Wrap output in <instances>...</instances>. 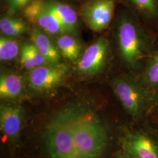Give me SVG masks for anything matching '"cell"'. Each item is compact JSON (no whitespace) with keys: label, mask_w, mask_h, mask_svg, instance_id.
I'll list each match as a JSON object with an SVG mask.
<instances>
[{"label":"cell","mask_w":158,"mask_h":158,"mask_svg":"<svg viewBox=\"0 0 158 158\" xmlns=\"http://www.w3.org/2000/svg\"><path fill=\"white\" fill-rule=\"evenodd\" d=\"M23 123V113L19 108L2 105L0 109V127L3 135L15 140L19 135Z\"/></svg>","instance_id":"12"},{"label":"cell","mask_w":158,"mask_h":158,"mask_svg":"<svg viewBox=\"0 0 158 158\" xmlns=\"http://www.w3.org/2000/svg\"></svg>","instance_id":"24"},{"label":"cell","mask_w":158,"mask_h":158,"mask_svg":"<svg viewBox=\"0 0 158 158\" xmlns=\"http://www.w3.org/2000/svg\"><path fill=\"white\" fill-rule=\"evenodd\" d=\"M19 44L15 38L0 36V60L1 62H8L14 59L20 53Z\"/></svg>","instance_id":"19"},{"label":"cell","mask_w":158,"mask_h":158,"mask_svg":"<svg viewBox=\"0 0 158 158\" xmlns=\"http://www.w3.org/2000/svg\"><path fill=\"white\" fill-rule=\"evenodd\" d=\"M122 147L130 158H158V138L144 130L129 131L121 140Z\"/></svg>","instance_id":"7"},{"label":"cell","mask_w":158,"mask_h":158,"mask_svg":"<svg viewBox=\"0 0 158 158\" xmlns=\"http://www.w3.org/2000/svg\"><path fill=\"white\" fill-rule=\"evenodd\" d=\"M59 19L66 34L77 36L79 30V14L68 4L57 0H46Z\"/></svg>","instance_id":"11"},{"label":"cell","mask_w":158,"mask_h":158,"mask_svg":"<svg viewBox=\"0 0 158 158\" xmlns=\"http://www.w3.org/2000/svg\"><path fill=\"white\" fill-rule=\"evenodd\" d=\"M34 0H11L8 4V11L10 15H14L23 10Z\"/></svg>","instance_id":"20"},{"label":"cell","mask_w":158,"mask_h":158,"mask_svg":"<svg viewBox=\"0 0 158 158\" xmlns=\"http://www.w3.org/2000/svg\"><path fill=\"white\" fill-rule=\"evenodd\" d=\"M111 87L125 111L132 118H139L147 112L151 98L141 81L130 76H120L113 80Z\"/></svg>","instance_id":"3"},{"label":"cell","mask_w":158,"mask_h":158,"mask_svg":"<svg viewBox=\"0 0 158 158\" xmlns=\"http://www.w3.org/2000/svg\"><path fill=\"white\" fill-rule=\"evenodd\" d=\"M28 22L13 15L2 16L0 19V31L2 35L16 38L29 32Z\"/></svg>","instance_id":"16"},{"label":"cell","mask_w":158,"mask_h":158,"mask_svg":"<svg viewBox=\"0 0 158 158\" xmlns=\"http://www.w3.org/2000/svg\"><path fill=\"white\" fill-rule=\"evenodd\" d=\"M46 141L51 158H80L68 111L59 114L51 121Z\"/></svg>","instance_id":"4"},{"label":"cell","mask_w":158,"mask_h":158,"mask_svg":"<svg viewBox=\"0 0 158 158\" xmlns=\"http://www.w3.org/2000/svg\"><path fill=\"white\" fill-rule=\"evenodd\" d=\"M141 81L148 89L158 88V51L146 63Z\"/></svg>","instance_id":"18"},{"label":"cell","mask_w":158,"mask_h":158,"mask_svg":"<svg viewBox=\"0 0 158 158\" xmlns=\"http://www.w3.org/2000/svg\"><path fill=\"white\" fill-rule=\"evenodd\" d=\"M3 1H4L5 2H6V3L7 4V5H8V4L10 2V1H11V0H3Z\"/></svg>","instance_id":"22"},{"label":"cell","mask_w":158,"mask_h":158,"mask_svg":"<svg viewBox=\"0 0 158 158\" xmlns=\"http://www.w3.org/2000/svg\"><path fill=\"white\" fill-rule=\"evenodd\" d=\"M29 32L31 42L49 64L60 63L62 55L52 36L33 25H31Z\"/></svg>","instance_id":"10"},{"label":"cell","mask_w":158,"mask_h":158,"mask_svg":"<svg viewBox=\"0 0 158 158\" xmlns=\"http://www.w3.org/2000/svg\"><path fill=\"white\" fill-rule=\"evenodd\" d=\"M68 112L80 158H100L107 144L104 124L93 113L81 110Z\"/></svg>","instance_id":"2"},{"label":"cell","mask_w":158,"mask_h":158,"mask_svg":"<svg viewBox=\"0 0 158 158\" xmlns=\"http://www.w3.org/2000/svg\"><path fill=\"white\" fill-rule=\"evenodd\" d=\"M69 72V67L66 64H46L30 71L29 84L36 90H50L61 83Z\"/></svg>","instance_id":"9"},{"label":"cell","mask_w":158,"mask_h":158,"mask_svg":"<svg viewBox=\"0 0 158 158\" xmlns=\"http://www.w3.org/2000/svg\"><path fill=\"white\" fill-rule=\"evenodd\" d=\"M139 20L150 23L158 19V0H124Z\"/></svg>","instance_id":"13"},{"label":"cell","mask_w":158,"mask_h":158,"mask_svg":"<svg viewBox=\"0 0 158 158\" xmlns=\"http://www.w3.org/2000/svg\"><path fill=\"white\" fill-rule=\"evenodd\" d=\"M22 12L28 23L42 30L52 38L66 34L46 0H34Z\"/></svg>","instance_id":"6"},{"label":"cell","mask_w":158,"mask_h":158,"mask_svg":"<svg viewBox=\"0 0 158 158\" xmlns=\"http://www.w3.org/2000/svg\"><path fill=\"white\" fill-rule=\"evenodd\" d=\"M76 1H82V0H76Z\"/></svg>","instance_id":"23"},{"label":"cell","mask_w":158,"mask_h":158,"mask_svg":"<svg viewBox=\"0 0 158 158\" xmlns=\"http://www.w3.org/2000/svg\"><path fill=\"white\" fill-rule=\"evenodd\" d=\"M113 34L119 56L131 70L143 69L157 52L152 36L130 10L118 12L113 21Z\"/></svg>","instance_id":"1"},{"label":"cell","mask_w":158,"mask_h":158,"mask_svg":"<svg viewBox=\"0 0 158 158\" xmlns=\"http://www.w3.org/2000/svg\"><path fill=\"white\" fill-rule=\"evenodd\" d=\"M23 90V78L13 73H3L0 77V97L1 98L14 99L21 95Z\"/></svg>","instance_id":"15"},{"label":"cell","mask_w":158,"mask_h":158,"mask_svg":"<svg viewBox=\"0 0 158 158\" xmlns=\"http://www.w3.org/2000/svg\"><path fill=\"white\" fill-rule=\"evenodd\" d=\"M115 10V0H89L80 8L79 16L92 31L102 32L113 23Z\"/></svg>","instance_id":"5"},{"label":"cell","mask_w":158,"mask_h":158,"mask_svg":"<svg viewBox=\"0 0 158 158\" xmlns=\"http://www.w3.org/2000/svg\"><path fill=\"white\" fill-rule=\"evenodd\" d=\"M55 42L62 56L70 62H78L82 55V46L76 36L62 34L56 36Z\"/></svg>","instance_id":"14"},{"label":"cell","mask_w":158,"mask_h":158,"mask_svg":"<svg viewBox=\"0 0 158 158\" xmlns=\"http://www.w3.org/2000/svg\"><path fill=\"white\" fill-rule=\"evenodd\" d=\"M116 158H130L129 156H128L126 154H122V153H120L117 155V156L116 157Z\"/></svg>","instance_id":"21"},{"label":"cell","mask_w":158,"mask_h":158,"mask_svg":"<svg viewBox=\"0 0 158 158\" xmlns=\"http://www.w3.org/2000/svg\"><path fill=\"white\" fill-rule=\"evenodd\" d=\"M20 62L23 67L30 71L49 64L32 42L23 45L21 49Z\"/></svg>","instance_id":"17"},{"label":"cell","mask_w":158,"mask_h":158,"mask_svg":"<svg viewBox=\"0 0 158 158\" xmlns=\"http://www.w3.org/2000/svg\"><path fill=\"white\" fill-rule=\"evenodd\" d=\"M109 40L106 35L97 38L82 53L77 70L84 76H94L101 73L106 64L109 51Z\"/></svg>","instance_id":"8"}]
</instances>
